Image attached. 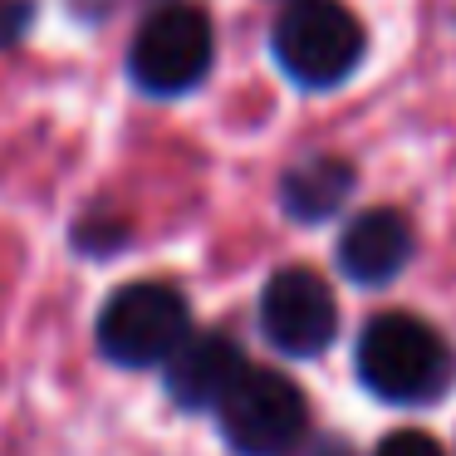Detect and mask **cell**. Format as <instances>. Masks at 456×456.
Wrapping results in <instances>:
<instances>
[{
  "instance_id": "6da1fadb",
  "label": "cell",
  "mask_w": 456,
  "mask_h": 456,
  "mask_svg": "<svg viewBox=\"0 0 456 456\" xmlns=\"http://www.w3.org/2000/svg\"><path fill=\"white\" fill-rule=\"evenodd\" d=\"M358 378L383 403H432L452 378V348L412 314H378L358 334Z\"/></svg>"
},
{
  "instance_id": "7a4b0ae2",
  "label": "cell",
  "mask_w": 456,
  "mask_h": 456,
  "mask_svg": "<svg viewBox=\"0 0 456 456\" xmlns=\"http://www.w3.org/2000/svg\"><path fill=\"white\" fill-rule=\"evenodd\" d=\"M216 422L236 456H295L309 432V407L285 373L246 363L216 403Z\"/></svg>"
},
{
  "instance_id": "3957f363",
  "label": "cell",
  "mask_w": 456,
  "mask_h": 456,
  "mask_svg": "<svg viewBox=\"0 0 456 456\" xmlns=\"http://www.w3.org/2000/svg\"><path fill=\"white\" fill-rule=\"evenodd\" d=\"M270 45L299 89H334L363 60V25L338 0H289Z\"/></svg>"
},
{
  "instance_id": "277c9868",
  "label": "cell",
  "mask_w": 456,
  "mask_h": 456,
  "mask_svg": "<svg viewBox=\"0 0 456 456\" xmlns=\"http://www.w3.org/2000/svg\"><path fill=\"white\" fill-rule=\"evenodd\" d=\"M191 334L187 299L162 280L123 285L99 309V348L123 368H158Z\"/></svg>"
},
{
  "instance_id": "5b68a950",
  "label": "cell",
  "mask_w": 456,
  "mask_h": 456,
  "mask_svg": "<svg viewBox=\"0 0 456 456\" xmlns=\"http://www.w3.org/2000/svg\"><path fill=\"white\" fill-rule=\"evenodd\" d=\"M211 54H216V35H211L207 15L197 5H162L133 40L128 74L138 89L172 99V94H187L207 79Z\"/></svg>"
},
{
  "instance_id": "8992f818",
  "label": "cell",
  "mask_w": 456,
  "mask_h": 456,
  "mask_svg": "<svg viewBox=\"0 0 456 456\" xmlns=\"http://www.w3.org/2000/svg\"><path fill=\"white\" fill-rule=\"evenodd\" d=\"M260 329L289 358L324 354L338 334V305H334L329 280L309 265L275 270L265 280V289H260Z\"/></svg>"
},
{
  "instance_id": "52a82bcc",
  "label": "cell",
  "mask_w": 456,
  "mask_h": 456,
  "mask_svg": "<svg viewBox=\"0 0 456 456\" xmlns=\"http://www.w3.org/2000/svg\"><path fill=\"white\" fill-rule=\"evenodd\" d=\"M240 368H246L240 344L211 329V334L182 338V344L172 348V358L162 363V373H167L172 403L187 407V412H201V407H216L221 397H226V387L240 378Z\"/></svg>"
},
{
  "instance_id": "ba28073f",
  "label": "cell",
  "mask_w": 456,
  "mask_h": 456,
  "mask_svg": "<svg viewBox=\"0 0 456 456\" xmlns=\"http://www.w3.org/2000/svg\"><path fill=\"white\" fill-rule=\"evenodd\" d=\"M412 256V231L393 207H373L354 216L338 236V270L354 285H387Z\"/></svg>"
},
{
  "instance_id": "9c48e42d",
  "label": "cell",
  "mask_w": 456,
  "mask_h": 456,
  "mask_svg": "<svg viewBox=\"0 0 456 456\" xmlns=\"http://www.w3.org/2000/svg\"><path fill=\"white\" fill-rule=\"evenodd\" d=\"M348 191H354V167L329 152L295 162L280 182V201L295 221H329L348 201Z\"/></svg>"
},
{
  "instance_id": "30bf717a",
  "label": "cell",
  "mask_w": 456,
  "mask_h": 456,
  "mask_svg": "<svg viewBox=\"0 0 456 456\" xmlns=\"http://www.w3.org/2000/svg\"><path fill=\"white\" fill-rule=\"evenodd\" d=\"M373 456H446V452H442V442H436V436H427V432H412V427H407V432H393V436H383Z\"/></svg>"
},
{
  "instance_id": "8fae6325",
  "label": "cell",
  "mask_w": 456,
  "mask_h": 456,
  "mask_svg": "<svg viewBox=\"0 0 456 456\" xmlns=\"http://www.w3.org/2000/svg\"><path fill=\"white\" fill-rule=\"evenodd\" d=\"M30 20H35V5H30V0H0V50L20 45L25 30H30Z\"/></svg>"
}]
</instances>
